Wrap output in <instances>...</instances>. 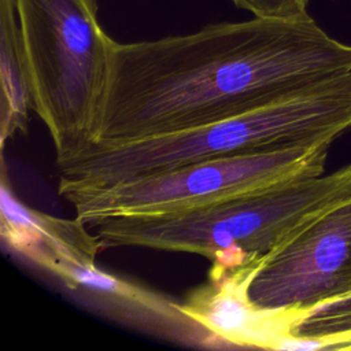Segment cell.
<instances>
[{
    "mask_svg": "<svg viewBox=\"0 0 351 351\" xmlns=\"http://www.w3.org/2000/svg\"><path fill=\"white\" fill-rule=\"evenodd\" d=\"M351 73V45L310 16H254L114 41L93 141L125 143L258 110Z\"/></svg>",
    "mask_w": 351,
    "mask_h": 351,
    "instance_id": "cell-1",
    "label": "cell"
},
{
    "mask_svg": "<svg viewBox=\"0 0 351 351\" xmlns=\"http://www.w3.org/2000/svg\"><path fill=\"white\" fill-rule=\"evenodd\" d=\"M347 130H351V73L258 110L191 129L115 144L92 141L80 152L56 159L58 192L106 188L206 159L333 143Z\"/></svg>",
    "mask_w": 351,
    "mask_h": 351,
    "instance_id": "cell-2",
    "label": "cell"
},
{
    "mask_svg": "<svg viewBox=\"0 0 351 351\" xmlns=\"http://www.w3.org/2000/svg\"><path fill=\"white\" fill-rule=\"evenodd\" d=\"M351 197V163L202 207L119 215L88 223L103 248L144 247L197 254L211 265L265 262L326 210Z\"/></svg>",
    "mask_w": 351,
    "mask_h": 351,
    "instance_id": "cell-3",
    "label": "cell"
},
{
    "mask_svg": "<svg viewBox=\"0 0 351 351\" xmlns=\"http://www.w3.org/2000/svg\"><path fill=\"white\" fill-rule=\"evenodd\" d=\"M29 63L33 110L56 159L95 140L114 40L97 19V0H16Z\"/></svg>",
    "mask_w": 351,
    "mask_h": 351,
    "instance_id": "cell-4",
    "label": "cell"
},
{
    "mask_svg": "<svg viewBox=\"0 0 351 351\" xmlns=\"http://www.w3.org/2000/svg\"><path fill=\"white\" fill-rule=\"evenodd\" d=\"M318 141L186 163L99 189H69V202L84 223L119 215L191 210L276 184L324 174L328 148Z\"/></svg>",
    "mask_w": 351,
    "mask_h": 351,
    "instance_id": "cell-5",
    "label": "cell"
},
{
    "mask_svg": "<svg viewBox=\"0 0 351 351\" xmlns=\"http://www.w3.org/2000/svg\"><path fill=\"white\" fill-rule=\"evenodd\" d=\"M351 293V197L307 223L261 266L250 285L263 307L307 310Z\"/></svg>",
    "mask_w": 351,
    "mask_h": 351,
    "instance_id": "cell-6",
    "label": "cell"
},
{
    "mask_svg": "<svg viewBox=\"0 0 351 351\" xmlns=\"http://www.w3.org/2000/svg\"><path fill=\"white\" fill-rule=\"evenodd\" d=\"M95 254L73 248L48 251L32 262L86 308L118 324L186 346L219 343L166 295L96 265Z\"/></svg>",
    "mask_w": 351,
    "mask_h": 351,
    "instance_id": "cell-7",
    "label": "cell"
},
{
    "mask_svg": "<svg viewBox=\"0 0 351 351\" xmlns=\"http://www.w3.org/2000/svg\"><path fill=\"white\" fill-rule=\"evenodd\" d=\"M262 265H211L207 281L188 292L181 310L219 346L281 350L304 310L263 307L251 299L250 285Z\"/></svg>",
    "mask_w": 351,
    "mask_h": 351,
    "instance_id": "cell-8",
    "label": "cell"
},
{
    "mask_svg": "<svg viewBox=\"0 0 351 351\" xmlns=\"http://www.w3.org/2000/svg\"><path fill=\"white\" fill-rule=\"evenodd\" d=\"M0 191L1 240L27 262L56 248H73L95 255L103 250L97 236L78 218H56L19 202L11 188L4 163Z\"/></svg>",
    "mask_w": 351,
    "mask_h": 351,
    "instance_id": "cell-9",
    "label": "cell"
},
{
    "mask_svg": "<svg viewBox=\"0 0 351 351\" xmlns=\"http://www.w3.org/2000/svg\"><path fill=\"white\" fill-rule=\"evenodd\" d=\"M0 143L26 133L33 110L29 63L25 51L16 0H0Z\"/></svg>",
    "mask_w": 351,
    "mask_h": 351,
    "instance_id": "cell-10",
    "label": "cell"
},
{
    "mask_svg": "<svg viewBox=\"0 0 351 351\" xmlns=\"http://www.w3.org/2000/svg\"><path fill=\"white\" fill-rule=\"evenodd\" d=\"M281 350H351V293L304 310Z\"/></svg>",
    "mask_w": 351,
    "mask_h": 351,
    "instance_id": "cell-11",
    "label": "cell"
},
{
    "mask_svg": "<svg viewBox=\"0 0 351 351\" xmlns=\"http://www.w3.org/2000/svg\"><path fill=\"white\" fill-rule=\"evenodd\" d=\"M237 8L254 16L293 19L307 16L308 0H232Z\"/></svg>",
    "mask_w": 351,
    "mask_h": 351,
    "instance_id": "cell-12",
    "label": "cell"
}]
</instances>
